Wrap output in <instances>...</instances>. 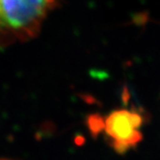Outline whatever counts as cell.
Returning <instances> with one entry per match:
<instances>
[{
    "instance_id": "7a4b0ae2",
    "label": "cell",
    "mask_w": 160,
    "mask_h": 160,
    "mask_svg": "<svg viewBox=\"0 0 160 160\" xmlns=\"http://www.w3.org/2000/svg\"><path fill=\"white\" fill-rule=\"evenodd\" d=\"M145 117L135 109H117L100 118L98 133L104 132L112 148L119 154L133 150L143 140Z\"/></svg>"
},
{
    "instance_id": "6da1fadb",
    "label": "cell",
    "mask_w": 160,
    "mask_h": 160,
    "mask_svg": "<svg viewBox=\"0 0 160 160\" xmlns=\"http://www.w3.org/2000/svg\"><path fill=\"white\" fill-rule=\"evenodd\" d=\"M57 0H0V48L38 34Z\"/></svg>"
}]
</instances>
